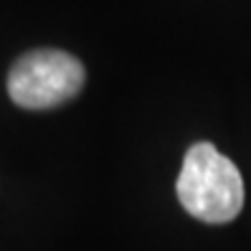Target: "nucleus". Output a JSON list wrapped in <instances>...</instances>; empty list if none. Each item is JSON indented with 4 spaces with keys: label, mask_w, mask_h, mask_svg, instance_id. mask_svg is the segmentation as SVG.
Returning <instances> with one entry per match:
<instances>
[{
    "label": "nucleus",
    "mask_w": 251,
    "mask_h": 251,
    "mask_svg": "<svg viewBox=\"0 0 251 251\" xmlns=\"http://www.w3.org/2000/svg\"><path fill=\"white\" fill-rule=\"evenodd\" d=\"M178 198L198 221L228 224L244 205L241 173L211 142H198L185 152L178 175Z\"/></svg>",
    "instance_id": "1"
},
{
    "label": "nucleus",
    "mask_w": 251,
    "mask_h": 251,
    "mask_svg": "<svg viewBox=\"0 0 251 251\" xmlns=\"http://www.w3.org/2000/svg\"><path fill=\"white\" fill-rule=\"evenodd\" d=\"M86 79L76 56L38 49L21 56L8 74V94L23 109H51L74 99Z\"/></svg>",
    "instance_id": "2"
}]
</instances>
